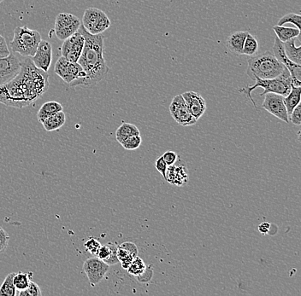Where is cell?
I'll return each instance as SVG.
<instances>
[{
  "label": "cell",
  "instance_id": "1",
  "mask_svg": "<svg viewBox=\"0 0 301 296\" xmlns=\"http://www.w3.org/2000/svg\"><path fill=\"white\" fill-rule=\"evenodd\" d=\"M21 70L8 83L0 86V104L22 109L41 98L49 89V75L38 69L31 58L21 62Z\"/></svg>",
  "mask_w": 301,
  "mask_h": 296
},
{
  "label": "cell",
  "instance_id": "2",
  "mask_svg": "<svg viewBox=\"0 0 301 296\" xmlns=\"http://www.w3.org/2000/svg\"><path fill=\"white\" fill-rule=\"evenodd\" d=\"M78 31L84 37L85 44L77 63L86 74L84 80L81 81L80 86L93 87L103 81L110 70L104 58V38L101 34L91 35L82 24Z\"/></svg>",
  "mask_w": 301,
  "mask_h": 296
},
{
  "label": "cell",
  "instance_id": "3",
  "mask_svg": "<svg viewBox=\"0 0 301 296\" xmlns=\"http://www.w3.org/2000/svg\"><path fill=\"white\" fill-rule=\"evenodd\" d=\"M252 80L255 81L254 85L240 88L239 89V92L244 93L249 98L254 108H257V105L252 98V92H253L256 88H263V92L261 93L260 96H264L266 93H275L278 95L286 97L289 93L292 87V77L289 71L286 68H284L283 71L281 72V75H278L277 77L263 80L257 76H253Z\"/></svg>",
  "mask_w": 301,
  "mask_h": 296
},
{
  "label": "cell",
  "instance_id": "4",
  "mask_svg": "<svg viewBox=\"0 0 301 296\" xmlns=\"http://www.w3.org/2000/svg\"><path fill=\"white\" fill-rule=\"evenodd\" d=\"M247 63L248 68L246 73L251 79L253 76L263 80L273 79L281 75L285 68L270 52H263L251 57Z\"/></svg>",
  "mask_w": 301,
  "mask_h": 296
},
{
  "label": "cell",
  "instance_id": "5",
  "mask_svg": "<svg viewBox=\"0 0 301 296\" xmlns=\"http://www.w3.org/2000/svg\"><path fill=\"white\" fill-rule=\"evenodd\" d=\"M41 41V35L37 30L29 29L26 26L17 27L14 30V37L11 42V47L13 52L24 58H32Z\"/></svg>",
  "mask_w": 301,
  "mask_h": 296
},
{
  "label": "cell",
  "instance_id": "6",
  "mask_svg": "<svg viewBox=\"0 0 301 296\" xmlns=\"http://www.w3.org/2000/svg\"><path fill=\"white\" fill-rule=\"evenodd\" d=\"M54 71L70 87H80L86 74L78 63H73L61 57L56 62Z\"/></svg>",
  "mask_w": 301,
  "mask_h": 296
},
{
  "label": "cell",
  "instance_id": "7",
  "mask_svg": "<svg viewBox=\"0 0 301 296\" xmlns=\"http://www.w3.org/2000/svg\"><path fill=\"white\" fill-rule=\"evenodd\" d=\"M81 24L91 35H100L110 28L111 23L101 10L88 8L84 12Z\"/></svg>",
  "mask_w": 301,
  "mask_h": 296
},
{
  "label": "cell",
  "instance_id": "8",
  "mask_svg": "<svg viewBox=\"0 0 301 296\" xmlns=\"http://www.w3.org/2000/svg\"><path fill=\"white\" fill-rule=\"evenodd\" d=\"M81 21L75 15L60 13L57 16L54 26V32L58 40L65 41L78 31Z\"/></svg>",
  "mask_w": 301,
  "mask_h": 296
},
{
  "label": "cell",
  "instance_id": "9",
  "mask_svg": "<svg viewBox=\"0 0 301 296\" xmlns=\"http://www.w3.org/2000/svg\"><path fill=\"white\" fill-rule=\"evenodd\" d=\"M273 54L286 69L289 71L292 77V86L300 87L301 86V67L300 65L292 63L287 58L284 51L283 42H281L277 37H275V43L273 46Z\"/></svg>",
  "mask_w": 301,
  "mask_h": 296
},
{
  "label": "cell",
  "instance_id": "10",
  "mask_svg": "<svg viewBox=\"0 0 301 296\" xmlns=\"http://www.w3.org/2000/svg\"><path fill=\"white\" fill-rule=\"evenodd\" d=\"M170 112L177 124L183 127H189L196 124L197 120L188 111L182 94L174 97L170 105Z\"/></svg>",
  "mask_w": 301,
  "mask_h": 296
},
{
  "label": "cell",
  "instance_id": "11",
  "mask_svg": "<svg viewBox=\"0 0 301 296\" xmlns=\"http://www.w3.org/2000/svg\"><path fill=\"white\" fill-rule=\"evenodd\" d=\"M109 269L110 265L99 259L97 256L87 259L83 264V270L92 287H94L101 282Z\"/></svg>",
  "mask_w": 301,
  "mask_h": 296
},
{
  "label": "cell",
  "instance_id": "12",
  "mask_svg": "<svg viewBox=\"0 0 301 296\" xmlns=\"http://www.w3.org/2000/svg\"><path fill=\"white\" fill-rule=\"evenodd\" d=\"M84 37L77 31L64 41L61 47L62 57L73 63H77L84 48Z\"/></svg>",
  "mask_w": 301,
  "mask_h": 296
},
{
  "label": "cell",
  "instance_id": "13",
  "mask_svg": "<svg viewBox=\"0 0 301 296\" xmlns=\"http://www.w3.org/2000/svg\"><path fill=\"white\" fill-rule=\"evenodd\" d=\"M264 96L265 98L262 104L263 109L276 118L288 123L289 115L287 114V109L284 104L283 96L278 95L275 93H266Z\"/></svg>",
  "mask_w": 301,
  "mask_h": 296
},
{
  "label": "cell",
  "instance_id": "14",
  "mask_svg": "<svg viewBox=\"0 0 301 296\" xmlns=\"http://www.w3.org/2000/svg\"><path fill=\"white\" fill-rule=\"evenodd\" d=\"M21 61L11 53L6 58H0V86L12 81L21 70Z\"/></svg>",
  "mask_w": 301,
  "mask_h": 296
},
{
  "label": "cell",
  "instance_id": "15",
  "mask_svg": "<svg viewBox=\"0 0 301 296\" xmlns=\"http://www.w3.org/2000/svg\"><path fill=\"white\" fill-rule=\"evenodd\" d=\"M185 101L186 105L188 110L194 118L196 120L202 117L203 115L206 113V103L205 98L200 95L199 92H186L182 94Z\"/></svg>",
  "mask_w": 301,
  "mask_h": 296
},
{
  "label": "cell",
  "instance_id": "16",
  "mask_svg": "<svg viewBox=\"0 0 301 296\" xmlns=\"http://www.w3.org/2000/svg\"><path fill=\"white\" fill-rule=\"evenodd\" d=\"M31 59L38 69H41L45 72H48L52 62V45L48 41L42 40Z\"/></svg>",
  "mask_w": 301,
  "mask_h": 296
},
{
  "label": "cell",
  "instance_id": "17",
  "mask_svg": "<svg viewBox=\"0 0 301 296\" xmlns=\"http://www.w3.org/2000/svg\"><path fill=\"white\" fill-rule=\"evenodd\" d=\"M188 171L185 166L176 162L174 165L169 166L167 168L165 180L170 184L182 186L188 182Z\"/></svg>",
  "mask_w": 301,
  "mask_h": 296
},
{
  "label": "cell",
  "instance_id": "18",
  "mask_svg": "<svg viewBox=\"0 0 301 296\" xmlns=\"http://www.w3.org/2000/svg\"><path fill=\"white\" fill-rule=\"evenodd\" d=\"M247 35L248 32L246 31H237L229 35L226 41V46L229 52L235 55H242L244 42Z\"/></svg>",
  "mask_w": 301,
  "mask_h": 296
},
{
  "label": "cell",
  "instance_id": "19",
  "mask_svg": "<svg viewBox=\"0 0 301 296\" xmlns=\"http://www.w3.org/2000/svg\"><path fill=\"white\" fill-rule=\"evenodd\" d=\"M116 253H117V245L110 242L108 244L101 246L97 257L110 266L117 264L119 262Z\"/></svg>",
  "mask_w": 301,
  "mask_h": 296
},
{
  "label": "cell",
  "instance_id": "20",
  "mask_svg": "<svg viewBox=\"0 0 301 296\" xmlns=\"http://www.w3.org/2000/svg\"><path fill=\"white\" fill-rule=\"evenodd\" d=\"M66 121V115L64 111L56 113L42 121L44 129L47 132H53L60 129Z\"/></svg>",
  "mask_w": 301,
  "mask_h": 296
},
{
  "label": "cell",
  "instance_id": "21",
  "mask_svg": "<svg viewBox=\"0 0 301 296\" xmlns=\"http://www.w3.org/2000/svg\"><path fill=\"white\" fill-rule=\"evenodd\" d=\"M64 108L62 106L61 104H59L55 101H50L47 102L41 107V109L39 110L37 113L38 121L42 123V121L49 117L51 115H54L56 113L63 111Z\"/></svg>",
  "mask_w": 301,
  "mask_h": 296
},
{
  "label": "cell",
  "instance_id": "22",
  "mask_svg": "<svg viewBox=\"0 0 301 296\" xmlns=\"http://www.w3.org/2000/svg\"><path fill=\"white\" fill-rule=\"evenodd\" d=\"M300 100L301 87L292 86L289 93L283 98L284 104L287 109L288 115H290L297 105L300 104Z\"/></svg>",
  "mask_w": 301,
  "mask_h": 296
},
{
  "label": "cell",
  "instance_id": "23",
  "mask_svg": "<svg viewBox=\"0 0 301 296\" xmlns=\"http://www.w3.org/2000/svg\"><path fill=\"white\" fill-rule=\"evenodd\" d=\"M284 51L292 63L301 65V46H295V38L284 42Z\"/></svg>",
  "mask_w": 301,
  "mask_h": 296
},
{
  "label": "cell",
  "instance_id": "24",
  "mask_svg": "<svg viewBox=\"0 0 301 296\" xmlns=\"http://www.w3.org/2000/svg\"><path fill=\"white\" fill-rule=\"evenodd\" d=\"M140 135L136 126L130 123H122L116 131V138L119 144H122L125 139L131 136Z\"/></svg>",
  "mask_w": 301,
  "mask_h": 296
},
{
  "label": "cell",
  "instance_id": "25",
  "mask_svg": "<svg viewBox=\"0 0 301 296\" xmlns=\"http://www.w3.org/2000/svg\"><path fill=\"white\" fill-rule=\"evenodd\" d=\"M273 30L275 33L276 37L283 43L291 39L298 37L300 35V30H298L296 28H287V27L276 25L273 27Z\"/></svg>",
  "mask_w": 301,
  "mask_h": 296
},
{
  "label": "cell",
  "instance_id": "26",
  "mask_svg": "<svg viewBox=\"0 0 301 296\" xmlns=\"http://www.w3.org/2000/svg\"><path fill=\"white\" fill-rule=\"evenodd\" d=\"M258 47L259 46H258V42L256 37L248 33V35L246 38V41L244 42L242 55H246L247 57H253V56L257 55Z\"/></svg>",
  "mask_w": 301,
  "mask_h": 296
},
{
  "label": "cell",
  "instance_id": "27",
  "mask_svg": "<svg viewBox=\"0 0 301 296\" xmlns=\"http://www.w3.org/2000/svg\"><path fill=\"white\" fill-rule=\"evenodd\" d=\"M15 274V272H12L6 276L0 287V296H15L18 294V291L16 289L13 282Z\"/></svg>",
  "mask_w": 301,
  "mask_h": 296
},
{
  "label": "cell",
  "instance_id": "28",
  "mask_svg": "<svg viewBox=\"0 0 301 296\" xmlns=\"http://www.w3.org/2000/svg\"><path fill=\"white\" fill-rule=\"evenodd\" d=\"M33 276L32 272H18L15 274L13 277V282H14L15 287L18 292L26 289L29 283L31 282V277Z\"/></svg>",
  "mask_w": 301,
  "mask_h": 296
},
{
  "label": "cell",
  "instance_id": "29",
  "mask_svg": "<svg viewBox=\"0 0 301 296\" xmlns=\"http://www.w3.org/2000/svg\"><path fill=\"white\" fill-rule=\"evenodd\" d=\"M128 273L133 276H139L143 273H145L146 270L145 263L139 257L133 258V261L131 262L130 265L127 269Z\"/></svg>",
  "mask_w": 301,
  "mask_h": 296
},
{
  "label": "cell",
  "instance_id": "30",
  "mask_svg": "<svg viewBox=\"0 0 301 296\" xmlns=\"http://www.w3.org/2000/svg\"><path fill=\"white\" fill-rule=\"evenodd\" d=\"M286 23H291L296 27V29L300 30L301 17L295 13H288L284 15L283 17L278 21V26H283Z\"/></svg>",
  "mask_w": 301,
  "mask_h": 296
},
{
  "label": "cell",
  "instance_id": "31",
  "mask_svg": "<svg viewBox=\"0 0 301 296\" xmlns=\"http://www.w3.org/2000/svg\"><path fill=\"white\" fill-rule=\"evenodd\" d=\"M117 258L119 262H121L123 269L127 270L128 266L130 265L131 262L133 261V257L128 253L127 250L123 249L122 247L117 245Z\"/></svg>",
  "mask_w": 301,
  "mask_h": 296
},
{
  "label": "cell",
  "instance_id": "32",
  "mask_svg": "<svg viewBox=\"0 0 301 296\" xmlns=\"http://www.w3.org/2000/svg\"><path fill=\"white\" fill-rule=\"evenodd\" d=\"M141 143L142 138L140 135H133L126 138L121 145L124 148L125 150H134L139 149Z\"/></svg>",
  "mask_w": 301,
  "mask_h": 296
},
{
  "label": "cell",
  "instance_id": "33",
  "mask_svg": "<svg viewBox=\"0 0 301 296\" xmlns=\"http://www.w3.org/2000/svg\"><path fill=\"white\" fill-rule=\"evenodd\" d=\"M19 296H41L42 292H41V287L36 283V282L31 281L29 283V286L26 289L18 292Z\"/></svg>",
  "mask_w": 301,
  "mask_h": 296
},
{
  "label": "cell",
  "instance_id": "34",
  "mask_svg": "<svg viewBox=\"0 0 301 296\" xmlns=\"http://www.w3.org/2000/svg\"><path fill=\"white\" fill-rule=\"evenodd\" d=\"M101 243L95 237H90L84 243L86 250L88 251L92 255L97 256L99 253V248L101 247Z\"/></svg>",
  "mask_w": 301,
  "mask_h": 296
},
{
  "label": "cell",
  "instance_id": "35",
  "mask_svg": "<svg viewBox=\"0 0 301 296\" xmlns=\"http://www.w3.org/2000/svg\"><path fill=\"white\" fill-rule=\"evenodd\" d=\"M289 121H291L295 126L301 125V105L300 104L297 105L290 114Z\"/></svg>",
  "mask_w": 301,
  "mask_h": 296
},
{
  "label": "cell",
  "instance_id": "36",
  "mask_svg": "<svg viewBox=\"0 0 301 296\" xmlns=\"http://www.w3.org/2000/svg\"><path fill=\"white\" fill-rule=\"evenodd\" d=\"M10 236L4 228L0 226V253L6 250L9 244Z\"/></svg>",
  "mask_w": 301,
  "mask_h": 296
},
{
  "label": "cell",
  "instance_id": "37",
  "mask_svg": "<svg viewBox=\"0 0 301 296\" xmlns=\"http://www.w3.org/2000/svg\"><path fill=\"white\" fill-rule=\"evenodd\" d=\"M119 246L122 247L125 250H127L128 253H130L131 255L133 256V258H135V257L138 256V253H139L138 247L132 241H124V242H122V244H120Z\"/></svg>",
  "mask_w": 301,
  "mask_h": 296
},
{
  "label": "cell",
  "instance_id": "38",
  "mask_svg": "<svg viewBox=\"0 0 301 296\" xmlns=\"http://www.w3.org/2000/svg\"><path fill=\"white\" fill-rule=\"evenodd\" d=\"M11 54L9 47L6 43V38L0 35V58H6Z\"/></svg>",
  "mask_w": 301,
  "mask_h": 296
},
{
  "label": "cell",
  "instance_id": "39",
  "mask_svg": "<svg viewBox=\"0 0 301 296\" xmlns=\"http://www.w3.org/2000/svg\"><path fill=\"white\" fill-rule=\"evenodd\" d=\"M162 156L165 162H166V164L168 165V167L174 165L177 161V158H178L177 153L174 152V151H167Z\"/></svg>",
  "mask_w": 301,
  "mask_h": 296
},
{
  "label": "cell",
  "instance_id": "40",
  "mask_svg": "<svg viewBox=\"0 0 301 296\" xmlns=\"http://www.w3.org/2000/svg\"><path fill=\"white\" fill-rule=\"evenodd\" d=\"M155 167L156 169L162 174L163 177L165 178L166 176V171L168 168V165L166 164L165 160L163 158V156H160V158L157 159L156 163H155Z\"/></svg>",
  "mask_w": 301,
  "mask_h": 296
},
{
  "label": "cell",
  "instance_id": "41",
  "mask_svg": "<svg viewBox=\"0 0 301 296\" xmlns=\"http://www.w3.org/2000/svg\"><path fill=\"white\" fill-rule=\"evenodd\" d=\"M269 228H270V224L268 222H263L262 224L258 225V230L262 234H267L269 232Z\"/></svg>",
  "mask_w": 301,
  "mask_h": 296
},
{
  "label": "cell",
  "instance_id": "42",
  "mask_svg": "<svg viewBox=\"0 0 301 296\" xmlns=\"http://www.w3.org/2000/svg\"><path fill=\"white\" fill-rule=\"evenodd\" d=\"M4 0H0V4L2 3V2H3Z\"/></svg>",
  "mask_w": 301,
  "mask_h": 296
}]
</instances>
